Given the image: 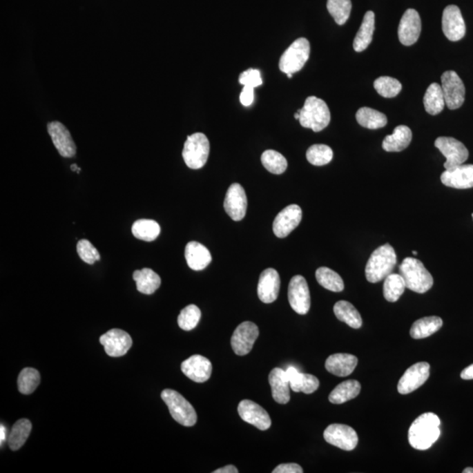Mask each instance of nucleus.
Returning a JSON list of instances; mask_svg holds the SVG:
<instances>
[{
	"label": "nucleus",
	"instance_id": "473e14b6",
	"mask_svg": "<svg viewBox=\"0 0 473 473\" xmlns=\"http://www.w3.org/2000/svg\"><path fill=\"white\" fill-rule=\"evenodd\" d=\"M424 107L430 115H437L443 112L445 106L441 86L436 83L430 84L423 97Z\"/></svg>",
	"mask_w": 473,
	"mask_h": 473
},
{
	"label": "nucleus",
	"instance_id": "9d476101",
	"mask_svg": "<svg viewBox=\"0 0 473 473\" xmlns=\"http://www.w3.org/2000/svg\"><path fill=\"white\" fill-rule=\"evenodd\" d=\"M325 441L344 451H354L358 443V436L351 427L345 424H331L324 432Z\"/></svg>",
	"mask_w": 473,
	"mask_h": 473
},
{
	"label": "nucleus",
	"instance_id": "4468645a",
	"mask_svg": "<svg viewBox=\"0 0 473 473\" xmlns=\"http://www.w3.org/2000/svg\"><path fill=\"white\" fill-rule=\"evenodd\" d=\"M302 218V211L299 205H289L277 215L273 221V233L280 239L288 237L301 223Z\"/></svg>",
	"mask_w": 473,
	"mask_h": 473
},
{
	"label": "nucleus",
	"instance_id": "5701e85b",
	"mask_svg": "<svg viewBox=\"0 0 473 473\" xmlns=\"http://www.w3.org/2000/svg\"><path fill=\"white\" fill-rule=\"evenodd\" d=\"M443 184L458 189L473 188V165H459L449 169L441 175Z\"/></svg>",
	"mask_w": 473,
	"mask_h": 473
},
{
	"label": "nucleus",
	"instance_id": "c756f323",
	"mask_svg": "<svg viewBox=\"0 0 473 473\" xmlns=\"http://www.w3.org/2000/svg\"><path fill=\"white\" fill-rule=\"evenodd\" d=\"M133 278L135 280L138 291L145 295H152L160 288L162 283L161 277L150 269L135 271Z\"/></svg>",
	"mask_w": 473,
	"mask_h": 473
},
{
	"label": "nucleus",
	"instance_id": "6ab92c4d",
	"mask_svg": "<svg viewBox=\"0 0 473 473\" xmlns=\"http://www.w3.org/2000/svg\"><path fill=\"white\" fill-rule=\"evenodd\" d=\"M238 412L244 422L252 424L260 430L269 429L272 425L269 413L253 400H241L238 407Z\"/></svg>",
	"mask_w": 473,
	"mask_h": 473
},
{
	"label": "nucleus",
	"instance_id": "09e8293b",
	"mask_svg": "<svg viewBox=\"0 0 473 473\" xmlns=\"http://www.w3.org/2000/svg\"><path fill=\"white\" fill-rule=\"evenodd\" d=\"M303 470L301 465L289 463V464H282L273 470V473H302Z\"/></svg>",
	"mask_w": 473,
	"mask_h": 473
},
{
	"label": "nucleus",
	"instance_id": "6e6552de",
	"mask_svg": "<svg viewBox=\"0 0 473 473\" xmlns=\"http://www.w3.org/2000/svg\"><path fill=\"white\" fill-rule=\"evenodd\" d=\"M435 146L446 158L443 164L446 171L464 164L469 157V151L465 146L452 137H439L436 139Z\"/></svg>",
	"mask_w": 473,
	"mask_h": 473
},
{
	"label": "nucleus",
	"instance_id": "2f4dec72",
	"mask_svg": "<svg viewBox=\"0 0 473 473\" xmlns=\"http://www.w3.org/2000/svg\"><path fill=\"white\" fill-rule=\"evenodd\" d=\"M361 385L355 380H345L338 385L329 396V400L334 404H342L356 398L360 394Z\"/></svg>",
	"mask_w": 473,
	"mask_h": 473
},
{
	"label": "nucleus",
	"instance_id": "0eeeda50",
	"mask_svg": "<svg viewBox=\"0 0 473 473\" xmlns=\"http://www.w3.org/2000/svg\"><path fill=\"white\" fill-rule=\"evenodd\" d=\"M311 54V44L306 38H299L289 46L280 59L279 67L283 73H296L305 67Z\"/></svg>",
	"mask_w": 473,
	"mask_h": 473
},
{
	"label": "nucleus",
	"instance_id": "aec40b11",
	"mask_svg": "<svg viewBox=\"0 0 473 473\" xmlns=\"http://www.w3.org/2000/svg\"><path fill=\"white\" fill-rule=\"evenodd\" d=\"M48 132L55 148L63 157L71 158L76 155V144H75L70 133L63 124L58 122L48 124Z\"/></svg>",
	"mask_w": 473,
	"mask_h": 473
},
{
	"label": "nucleus",
	"instance_id": "ddd939ff",
	"mask_svg": "<svg viewBox=\"0 0 473 473\" xmlns=\"http://www.w3.org/2000/svg\"><path fill=\"white\" fill-rule=\"evenodd\" d=\"M429 369L430 365L427 362L411 365L400 378L397 387L398 392L400 394H409L418 389L428 380Z\"/></svg>",
	"mask_w": 473,
	"mask_h": 473
},
{
	"label": "nucleus",
	"instance_id": "412c9836",
	"mask_svg": "<svg viewBox=\"0 0 473 473\" xmlns=\"http://www.w3.org/2000/svg\"><path fill=\"white\" fill-rule=\"evenodd\" d=\"M181 369L186 376L197 383H204L211 376L212 365L207 358L193 355L182 362Z\"/></svg>",
	"mask_w": 473,
	"mask_h": 473
},
{
	"label": "nucleus",
	"instance_id": "e433bc0d",
	"mask_svg": "<svg viewBox=\"0 0 473 473\" xmlns=\"http://www.w3.org/2000/svg\"><path fill=\"white\" fill-rule=\"evenodd\" d=\"M32 430V423L28 419H21L12 426L8 436V445L12 451H18L27 441Z\"/></svg>",
	"mask_w": 473,
	"mask_h": 473
},
{
	"label": "nucleus",
	"instance_id": "f704fd0d",
	"mask_svg": "<svg viewBox=\"0 0 473 473\" xmlns=\"http://www.w3.org/2000/svg\"><path fill=\"white\" fill-rule=\"evenodd\" d=\"M356 119L361 126L371 130L383 128L387 123V116L384 113L368 107H362L358 110Z\"/></svg>",
	"mask_w": 473,
	"mask_h": 473
},
{
	"label": "nucleus",
	"instance_id": "4be33fe9",
	"mask_svg": "<svg viewBox=\"0 0 473 473\" xmlns=\"http://www.w3.org/2000/svg\"><path fill=\"white\" fill-rule=\"evenodd\" d=\"M280 279L278 272L273 269L264 270L258 283V296L264 303H272L278 298Z\"/></svg>",
	"mask_w": 473,
	"mask_h": 473
},
{
	"label": "nucleus",
	"instance_id": "49530a36",
	"mask_svg": "<svg viewBox=\"0 0 473 473\" xmlns=\"http://www.w3.org/2000/svg\"><path fill=\"white\" fill-rule=\"evenodd\" d=\"M77 251L81 260H83V262L89 264V265H93L97 260H100L99 251L95 248L89 240H81L80 241H78Z\"/></svg>",
	"mask_w": 473,
	"mask_h": 473
},
{
	"label": "nucleus",
	"instance_id": "72a5a7b5",
	"mask_svg": "<svg viewBox=\"0 0 473 473\" xmlns=\"http://www.w3.org/2000/svg\"><path fill=\"white\" fill-rule=\"evenodd\" d=\"M334 311L339 321L345 322L351 328L360 329L363 324L360 312L351 302L339 301L334 305Z\"/></svg>",
	"mask_w": 473,
	"mask_h": 473
},
{
	"label": "nucleus",
	"instance_id": "37998d69",
	"mask_svg": "<svg viewBox=\"0 0 473 473\" xmlns=\"http://www.w3.org/2000/svg\"><path fill=\"white\" fill-rule=\"evenodd\" d=\"M306 157L312 165L325 166L331 162L334 158V151L329 146L313 145L307 150Z\"/></svg>",
	"mask_w": 473,
	"mask_h": 473
},
{
	"label": "nucleus",
	"instance_id": "5fc2aeb1",
	"mask_svg": "<svg viewBox=\"0 0 473 473\" xmlns=\"http://www.w3.org/2000/svg\"><path fill=\"white\" fill-rule=\"evenodd\" d=\"M71 169H73V171H77V172L80 171V168H77V164H73V166H71Z\"/></svg>",
	"mask_w": 473,
	"mask_h": 473
},
{
	"label": "nucleus",
	"instance_id": "864d4df0",
	"mask_svg": "<svg viewBox=\"0 0 473 473\" xmlns=\"http://www.w3.org/2000/svg\"><path fill=\"white\" fill-rule=\"evenodd\" d=\"M6 429L3 424H1V427H0V442H1V446L3 445V443L6 441Z\"/></svg>",
	"mask_w": 473,
	"mask_h": 473
},
{
	"label": "nucleus",
	"instance_id": "c85d7f7f",
	"mask_svg": "<svg viewBox=\"0 0 473 473\" xmlns=\"http://www.w3.org/2000/svg\"><path fill=\"white\" fill-rule=\"evenodd\" d=\"M375 28V15L371 11L367 12L365 15L361 27L358 29L356 37L354 41V48L356 52H362L368 48L373 41V35Z\"/></svg>",
	"mask_w": 473,
	"mask_h": 473
},
{
	"label": "nucleus",
	"instance_id": "7ed1b4c3",
	"mask_svg": "<svg viewBox=\"0 0 473 473\" xmlns=\"http://www.w3.org/2000/svg\"><path fill=\"white\" fill-rule=\"evenodd\" d=\"M400 275L405 280L406 288L412 291L424 293L432 288L434 280L422 262L415 258H406L401 262Z\"/></svg>",
	"mask_w": 473,
	"mask_h": 473
},
{
	"label": "nucleus",
	"instance_id": "423d86ee",
	"mask_svg": "<svg viewBox=\"0 0 473 473\" xmlns=\"http://www.w3.org/2000/svg\"><path fill=\"white\" fill-rule=\"evenodd\" d=\"M209 153L210 142L206 135L202 133H195L189 136L186 140L182 157L189 168L199 169L206 164Z\"/></svg>",
	"mask_w": 473,
	"mask_h": 473
},
{
	"label": "nucleus",
	"instance_id": "a19ab883",
	"mask_svg": "<svg viewBox=\"0 0 473 473\" xmlns=\"http://www.w3.org/2000/svg\"><path fill=\"white\" fill-rule=\"evenodd\" d=\"M40 381V374L37 369L31 367L25 368L19 375V391L23 394H31L37 389Z\"/></svg>",
	"mask_w": 473,
	"mask_h": 473
},
{
	"label": "nucleus",
	"instance_id": "9b49d317",
	"mask_svg": "<svg viewBox=\"0 0 473 473\" xmlns=\"http://www.w3.org/2000/svg\"><path fill=\"white\" fill-rule=\"evenodd\" d=\"M259 334V328L254 322L247 321L238 326L231 339V347L235 354L244 356L249 354Z\"/></svg>",
	"mask_w": 473,
	"mask_h": 473
},
{
	"label": "nucleus",
	"instance_id": "f03ea898",
	"mask_svg": "<svg viewBox=\"0 0 473 473\" xmlns=\"http://www.w3.org/2000/svg\"><path fill=\"white\" fill-rule=\"evenodd\" d=\"M397 262L396 251L389 244L377 248L368 260L365 277L371 283L380 282L392 273Z\"/></svg>",
	"mask_w": 473,
	"mask_h": 473
},
{
	"label": "nucleus",
	"instance_id": "f3484780",
	"mask_svg": "<svg viewBox=\"0 0 473 473\" xmlns=\"http://www.w3.org/2000/svg\"><path fill=\"white\" fill-rule=\"evenodd\" d=\"M224 210L234 221L242 220L247 214V197L244 188L239 184H231L224 202Z\"/></svg>",
	"mask_w": 473,
	"mask_h": 473
},
{
	"label": "nucleus",
	"instance_id": "bf43d9fd",
	"mask_svg": "<svg viewBox=\"0 0 473 473\" xmlns=\"http://www.w3.org/2000/svg\"><path fill=\"white\" fill-rule=\"evenodd\" d=\"M413 254L414 255H417V252H416V251H413Z\"/></svg>",
	"mask_w": 473,
	"mask_h": 473
},
{
	"label": "nucleus",
	"instance_id": "a18cd8bd",
	"mask_svg": "<svg viewBox=\"0 0 473 473\" xmlns=\"http://www.w3.org/2000/svg\"><path fill=\"white\" fill-rule=\"evenodd\" d=\"M201 311L197 305L185 307L178 316V325L184 331H191L197 327L201 319Z\"/></svg>",
	"mask_w": 473,
	"mask_h": 473
},
{
	"label": "nucleus",
	"instance_id": "8fccbe9b",
	"mask_svg": "<svg viewBox=\"0 0 473 473\" xmlns=\"http://www.w3.org/2000/svg\"><path fill=\"white\" fill-rule=\"evenodd\" d=\"M253 90V87L244 86L240 97V102L244 106H250L253 104L254 99Z\"/></svg>",
	"mask_w": 473,
	"mask_h": 473
},
{
	"label": "nucleus",
	"instance_id": "f257e3e1",
	"mask_svg": "<svg viewBox=\"0 0 473 473\" xmlns=\"http://www.w3.org/2000/svg\"><path fill=\"white\" fill-rule=\"evenodd\" d=\"M441 421L434 413H424L414 421L409 430V442L414 449L425 451L441 435Z\"/></svg>",
	"mask_w": 473,
	"mask_h": 473
},
{
	"label": "nucleus",
	"instance_id": "20e7f679",
	"mask_svg": "<svg viewBox=\"0 0 473 473\" xmlns=\"http://www.w3.org/2000/svg\"><path fill=\"white\" fill-rule=\"evenodd\" d=\"M298 113L300 114L301 126L316 133L321 132L331 122V112L327 104L315 96L309 97L305 100V106Z\"/></svg>",
	"mask_w": 473,
	"mask_h": 473
},
{
	"label": "nucleus",
	"instance_id": "3c124183",
	"mask_svg": "<svg viewBox=\"0 0 473 473\" xmlns=\"http://www.w3.org/2000/svg\"><path fill=\"white\" fill-rule=\"evenodd\" d=\"M460 376H461L463 380H473V364L469 365L468 367H466L465 369L463 370Z\"/></svg>",
	"mask_w": 473,
	"mask_h": 473
},
{
	"label": "nucleus",
	"instance_id": "c03bdc74",
	"mask_svg": "<svg viewBox=\"0 0 473 473\" xmlns=\"http://www.w3.org/2000/svg\"><path fill=\"white\" fill-rule=\"evenodd\" d=\"M374 89L377 93L387 99L396 97L403 89V86L396 78L390 77H380L374 83Z\"/></svg>",
	"mask_w": 473,
	"mask_h": 473
},
{
	"label": "nucleus",
	"instance_id": "603ef678",
	"mask_svg": "<svg viewBox=\"0 0 473 473\" xmlns=\"http://www.w3.org/2000/svg\"><path fill=\"white\" fill-rule=\"evenodd\" d=\"M239 470L237 469L236 466L233 465H229L224 466L223 468H220L214 471L213 473H238Z\"/></svg>",
	"mask_w": 473,
	"mask_h": 473
},
{
	"label": "nucleus",
	"instance_id": "7c9ffc66",
	"mask_svg": "<svg viewBox=\"0 0 473 473\" xmlns=\"http://www.w3.org/2000/svg\"><path fill=\"white\" fill-rule=\"evenodd\" d=\"M443 320L438 316H427L414 322L410 329V335L414 339H422L438 331L443 326Z\"/></svg>",
	"mask_w": 473,
	"mask_h": 473
},
{
	"label": "nucleus",
	"instance_id": "39448f33",
	"mask_svg": "<svg viewBox=\"0 0 473 473\" xmlns=\"http://www.w3.org/2000/svg\"><path fill=\"white\" fill-rule=\"evenodd\" d=\"M162 399L176 422L185 427L194 426L197 421V415L194 407L182 396L180 393L172 389L162 391Z\"/></svg>",
	"mask_w": 473,
	"mask_h": 473
},
{
	"label": "nucleus",
	"instance_id": "4c0bfd02",
	"mask_svg": "<svg viewBox=\"0 0 473 473\" xmlns=\"http://www.w3.org/2000/svg\"><path fill=\"white\" fill-rule=\"evenodd\" d=\"M406 283L400 273H390L385 279L384 298L387 302H396L405 291Z\"/></svg>",
	"mask_w": 473,
	"mask_h": 473
},
{
	"label": "nucleus",
	"instance_id": "052dcab7",
	"mask_svg": "<svg viewBox=\"0 0 473 473\" xmlns=\"http://www.w3.org/2000/svg\"><path fill=\"white\" fill-rule=\"evenodd\" d=\"M472 218H473V214H472Z\"/></svg>",
	"mask_w": 473,
	"mask_h": 473
},
{
	"label": "nucleus",
	"instance_id": "2eb2a0df",
	"mask_svg": "<svg viewBox=\"0 0 473 473\" xmlns=\"http://www.w3.org/2000/svg\"><path fill=\"white\" fill-rule=\"evenodd\" d=\"M101 345L110 357L124 356L132 347V338L127 332L119 329H113L100 337Z\"/></svg>",
	"mask_w": 473,
	"mask_h": 473
},
{
	"label": "nucleus",
	"instance_id": "13d9d810",
	"mask_svg": "<svg viewBox=\"0 0 473 473\" xmlns=\"http://www.w3.org/2000/svg\"><path fill=\"white\" fill-rule=\"evenodd\" d=\"M286 75H287V77H288L289 78H292V77H293V74H291V73H288V74H286Z\"/></svg>",
	"mask_w": 473,
	"mask_h": 473
},
{
	"label": "nucleus",
	"instance_id": "c9c22d12",
	"mask_svg": "<svg viewBox=\"0 0 473 473\" xmlns=\"http://www.w3.org/2000/svg\"><path fill=\"white\" fill-rule=\"evenodd\" d=\"M132 233L136 239L152 242L161 233V226L155 220H139L133 223Z\"/></svg>",
	"mask_w": 473,
	"mask_h": 473
},
{
	"label": "nucleus",
	"instance_id": "a211bd4d",
	"mask_svg": "<svg viewBox=\"0 0 473 473\" xmlns=\"http://www.w3.org/2000/svg\"><path fill=\"white\" fill-rule=\"evenodd\" d=\"M421 30L422 22L418 12L415 9H407L398 28V37L400 44L405 46L415 44L418 41Z\"/></svg>",
	"mask_w": 473,
	"mask_h": 473
},
{
	"label": "nucleus",
	"instance_id": "cd10ccee",
	"mask_svg": "<svg viewBox=\"0 0 473 473\" xmlns=\"http://www.w3.org/2000/svg\"><path fill=\"white\" fill-rule=\"evenodd\" d=\"M412 140V132L409 127L399 126L396 127L393 135L384 139L383 148L387 152H401L409 146Z\"/></svg>",
	"mask_w": 473,
	"mask_h": 473
},
{
	"label": "nucleus",
	"instance_id": "393cba45",
	"mask_svg": "<svg viewBox=\"0 0 473 473\" xmlns=\"http://www.w3.org/2000/svg\"><path fill=\"white\" fill-rule=\"evenodd\" d=\"M358 365V358L348 354L331 355L325 362L326 370L338 377H347L352 374Z\"/></svg>",
	"mask_w": 473,
	"mask_h": 473
},
{
	"label": "nucleus",
	"instance_id": "b1692460",
	"mask_svg": "<svg viewBox=\"0 0 473 473\" xmlns=\"http://www.w3.org/2000/svg\"><path fill=\"white\" fill-rule=\"evenodd\" d=\"M290 388L296 393L302 392L307 394L314 393L318 389V378L312 374H302L296 367H290L286 371Z\"/></svg>",
	"mask_w": 473,
	"mask_h": 473
},
{
	"label": "nucleus",
	"instance_id": "58836bf2",
	"mask_svg": "<svg viewBox=\"0 0 473 473\" xmlns=\"http://www.w3.org/2000/svg\"><path fill=\"white\" fill-rule=\"evenodd\" d=\"M316 278L322 287L329 291L341 292L345 289L341 276L329 267H319L316 272Z\"/></svg>",
	"mask_w": 473,
	"mask_h": 473
},
{
	"label": "nucleus",
	"instance_id": "4d7b16f0",
	"mask_svg": "<svg viewBox=\"0 0 473 473\" xmlns=\"http://www.w3.org/2000/svg\"><path fill=\"white\" fill-rule=\"evenodd\" d=\"M295 119H300V114H299V113H296L295 114Z\"/></svg>",
	"mask_w": 473,
	"mask_h": 473
},
{
	"label": "nucleus",
	"instance_id": "a878e982",
	"mask_svg": "<svg viewBox=\"0 0 473 473\" xmlns=\"http://www.w3.org/2000/svg\"><path fill=\"white\" fill-rule=\"evenodd\" d=\"M273 400L279 404H287L290 400V384L286 371L273 368L269 377Z\"/></svg>",
	"mask_w": 473,
	"mask_h": 473
},
{
	"label": "nucleus",
	"instance_id": "bb28decb",
	"mask_svg": "<svg viewBox=\"0 0 473 473\" xmlns=\"http://www.w3.org/2000/svg\"><path fill=\"white\" fill-rule=\"evenodd\" d=\"M185 258L189 267L195 271L206 269L212 260L211 254L208 248L195 241H191L186 246Z\"/></svg>",
	"mask_w": 473,
	"mask_h": 473
},
{
	"label": "nucleus",
	"instance_id": "dca6fc26",
	"mask_svg": "<svg viewBox=\"0 0 473 473\" xmlns=\"http://www.w3.org/2000/svg\"><path fill=\"white\" fill-rule=\"evenodd\" d=\"M442 27L443 34L448 40L458 41L464 38L466 32L465 23L458 6H447L443 12Z\"/></svg>",
	"mask_w": 473,
	"mask_h": 473
},
{
	"label": "nucleus",
	"instance_id": "79ce46f5",
	"mask_svg": "<svg viewBox=\"0 0 473 473\" xmlns=\"http://www.w3.org/2000/svg\"><path fill=\"white\" fill-rule=\"evenodd\" d=\"M327 9L338 25L345 24L350 17L351 11V0H328Z\"/></svg>",
	"mask_w": 473,
	"mask_h": 473
},
{
	"label": "nucleus",
	"instance_id": "f8f14e48",
	"mask_svg": "<svg viewBox=\"0 0 473 473\" xmlns=\"http://www.w3.org/2000/svg\"><path fill=\"white\" fill-rule=\"evenodd\" d=\"M289 302L299 315H306L311 309V293L308 283L302 276H293L289 285Z\"/></svg>",
	"mask_w": 473,
	"mask_h": 473
},
{
	"label": "nucleus",
	"instance_id": "ea45409f",
	"mask_svg": "<svg viewBox=\"0 0 473 473\" xmlns=\"http://www.w3.org/2000/svg\"><path fill=\"white\" fill-rule=\"evenodd\" d=\"M262 162L267 171L275 175H282L288 168V162L282 153L275 150H267L262 155Z\"/></svg>",
	"mask_w": 473,
	"mask_h": 473
},
{
	"label": "nucleus",
	"instance_id": "6e6d98bb",
	"mask_svg": "<svg viewBox=\"0 0 473 473\" xmlns=\"http://www.w3.org/2000/svg\"><path fill=\"white\" fill-rule=\"evenodd\" d=\"M464 473H473V468L472 467H468L465 468L464 471H463Z\"/></svg>",
	"mask_w": 473,
	"mask_h": 473
},
{
	"label": "nucleus",
	"instance_id": "de8ad7c7",
	"mask_svg": "<svg viewBox=\"0 0 473 473\" xmlns=\"http://www.w3.org/2000/svg\"><path fill=\"white\" fill-rule=\"evenodd\" d=\"M239 80L244 86L256 88L263 84L260 70H255V68H249V70L244 71L243 73L240 74Z\"/></svg>",
	"mask_w": 473,
	"mask_h": 473
},
{
	"label": "nucleus",
	"instance_id": "1a4fd4ad",
	"mask_svg": "<svg viewBox=\"0 0 473 473\" xmlns=\"http://www.w3.org/2000/svg\"><path fill=\"white\" fill-rule=\"evenodd\" d=\"M442 90L445 104L449 109L456 110L465 102V88L461 78L455 71L449 70L442 75Z\"/></svg>",
	"mask_w": 473,
	"mask_h": 473
}]
</instances>
